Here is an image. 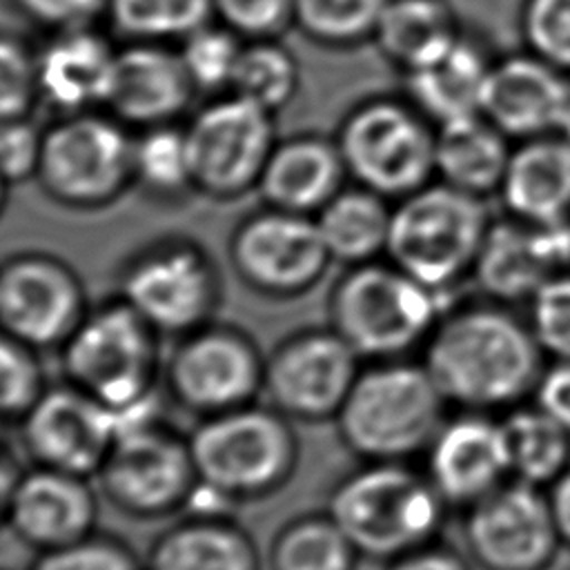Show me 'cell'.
<instances>
[{"label":"cell","instance_id":"cell-49","mask_svg":"<svg viewBox=\"0 0 570 570\" xmlns=\"http://www.w3.org/2000/svg\"><path fill=\"white\" fill-rule=\"evenodd\" d=\"M552 519L563 546H570V468L546 488Z\"/></svg>","mask_w":570,"mask_h":570},{"label":"cell","instance_id":"cell-5","mask_svg":"<svg viewBox=\"0 0 570 570\" xmlns=\"http://www.w3.org/2000/svg\"><path fill=\"white\" fill-rule=\"evenodd\" d=\"M65 381L118 419L147 412L163 374L160 334L120 296L91 305L60 347Z\"/></svg>","mask_w":570,"mask_h":570},{"label":"cell","instance_id":"cell-24","mask_svg":"<svg viewBox=\"0 0 570 570\" xmlns=\"http://www.w3.org/2000/svg\"><path fill=\"white\" fill-rule=\"evenodd\" d=\"M118 45L100 27H80L47 38L36 47L40 105L56 116L107 107Z\"/></svg>","mask_w":570,"mask_h":570},{"label":"cell","instance_id":"cell-45","mask_svg":"<svg viewBox=\"0 0 570 570\" xmlns=\"http://www.w3.org/2000/svg\"><path fill=\"white\" fill-rule=\"evenodd\" d=\"M45 127L31 116L0 120V176L9 185H20L38 174Z\"/></svg>","mask_w":570,"mask_h":570},{"label":"cell","instance_id":"cell-13","mask_svg":"<svg viewBox=\"0 0 570 570\" xmlns=\"http://www.w3.org/2000/svg\"><path fill=\"white\" fill-rule=\"evenodd\" d=\"M263 376L265 354L254 336L220 321L178 336L163 363L169 396L200 419L256 403Z\"/></svg>","mask_w":570,"mask_h":570},{"label":"cell","instance_id":"cell-17","mask_svg":"<svg viewBox=\"0 0 570 570\" xmlns=\"http://www.w3.org/2000/svg\"><path fill=\"white\" fill-rule=\"evenodd\" d=\"M89 307L78 272L60 256L27 249L0 263V330L29 347L60 350Z\"/></svg>","mask_w":570,"mask_h":570},{"label":"cell","instance_id":"cell-48","mask_svg":"<svg viewBox=\"0 0 570 570\" xmlns=\"http://www.w3.org/2000/svg\"><path fill=\"white\" fill-rule=\"evenodd\" d=\"M383 570H474L472 561L465 559L450 546L432 541L419 550L401 554L385 563Z\"/></svg>","mask_w":570,"mask_h":570},{"label":"cell","instance_id":"cell-36","mask_svg":"<svg viewBox=\"0 0 570 570\" xmlns=\"http://www.w3.org/2000/svg\"><path fill=\"white\" fill-rule=\"evenodd\" d=\"M298 87V60L278 38L243 42L229 94L278 114L296 98Z\"/></svg>","mask_w":570,"mask_h":570},{"label":"cell","instance_id":"cell-44","mask_svg":"<svg viewBox=\"0 0 570 570\" xmlns=\"http://www.w3.org/2000/svg\"><path fill=\"white\" fill-rule=\"evenodd\" d=\"M214 20L243 40L281 38L294 27V0H214Z\"/></svg>","mask_w":570,"mask_h":570},{"label":"cell","instance_id":"cell-12","mask_svg":"<svg viewBox=\"0 0 570 570\" xmlns=\"http://www.w3.org/2000/svg\"><path fill=\"white\" fill-rule=\"evenodd\" d=\"M194 189L212 200L256 191L278 140L276 114L234 94L212 96L183 122Z\"/></svg>","mask_w":570,"mask_h":570},{"label":"cell","instance_id":"cell-39","mask_svg":"<svg viewBox=\"0 0 570 570\" xmlns=\"http://www.w3.org/2000/svg\"><path fill=\"white\" fill-rule=\"evenodd\" d=\"M38 354L0 330V423H20L47 390Z\"/></svg>","mask_w":570,"mask_h":570},{"label":"cell","instance_id":"cell-9","mask_svg":"<svg viewBox=\"0 0 570 570\" xmlns=\"http://www.w3.org/2000/svg\"><path fill=\"white\" fill-rule=\"evenodd\" d=\"M94 479L116 510L136 519L174 514L198 492L189 436L149 410L120 419Z\"/></svg>","mask_w":570,"mask_h":570},{"label":"cell","instance_id":"cell-10","mask_svg":"<svg viewBox=\"0 0 570 570\" xmlns=\"http://www.w3.org/2000/svg\"><path fill=\"white\" fill-rule=\"evenodd\" d=\"M432 122L407 100L370 98L341 120L334 142L347 178L381 194L403 198L434 176Z\"/></svg>","mask_w":570,"mask_h":570},{"label":"cell","instance_id":"cell-30","mask_svg":"<svg viewBox=\"0 0 570 570\" xmlns=\"http://www.w3.org/2000/svg\"><path fill=\"white\" fill-rule=\"evenodd\" d=\"M461 36L448 0H387L372 40L405 73L441 58Z\"/></svg>","mask_w":570,"mask_h":570},{"label":"cell","instance_id":"cell-31","mask_svg":"<svg viewBox=\"0 0 570 570\" xmlns=\"http://www.w3.org/2000/svg\"><path fill=\"white\" fill-rule=\"evenodd\" d=\"M314 220L332 263L354 267L385 254L392 207L381 194L354 183L321 207Z\"/></svg>","mask_w":570,"mask_h":570},{"label":"cell","instance_id":"cell-46","mask_svg":"<svg viewBox=\"0 0 570 570\" xmlns=\"http://www.w3.org/2000/svg\"><path fill=\"white\" fill-rule=\"evenodd\" d=\"M11 9L45 33L96 27L105 20L107 0H7Z\"/></svg>","mask_w":570,"mask_h":570},{"label":"cell","instance_id":"cell-20","mask_svg":"<svg viewBox=\"0 0 570 570\" xmlns=\"http://www.w3.org/2000/svg\"><path fill=\"white\" fill-rule=\"evenodd\" d=\"M570 269V220L534 225L519 218L488 227L474 278L494 303L530 301L554 274Z\"/></svg>","mask_w":570,"mask_h":570},{"label":"cell","instance_id":"cell-2","mask_svg":"<svg viewBox=\"0 0 570 570\" xmlns=\"http://www.w3.org/2000/svg\"><path fill=\"white\" fill-rule=\"evenodd\" d=\"M448 407L421 361L385 358L361 367L334 423L361 461L410 463L428 450Z\"/></svg>","mask_w":570,"mask_h":570},{"label":"cell","instance_id":"cell-47","mask_svg":"<svg viewBox=\"0 0 570 570\" xmlns=\"http://www.w3.org/2000/svg\"><path fill=\"white\" fill-rule=\"evenodd\" d=\"M532 401L570 430V361H554L543 367Z\"/></svg>","mask_w":570,"mask_h":570},{"label":"cell","instance_id":"cell-14","mask_svg":"<svg viewBox=\"0 0 570 570\" xmlns=\"http://www.w3.org/2000/svg\"><path fill=\"white\" fill-rule=\"evenodd\" d=\"M361 367V356L330 325L303 327L265 354L263 392L289 421H334Z\"/></svg>","mask_w":570,"mask_h":570},{"label":"cell","instance_id":"cell-26","mask_svg":"<svg viewBox=\"0 0 570 570\" xmlns=\"http://www.w3.org/2000/svg\"><path fill=\"white\" fill-rule=\"evenodd\" d=\"M499 194L512 218L534 225L570 220V136L521 140L510 151Z\"/></svg>","mask_w":570,"mask_h":570},{"label":"cell","instance_id":"cell-34","mask_svg":"<svg viewBox=\"0 0 570 570\" xmlns=\"http://www.w3.org/2000/svg\"><path fill=\"white\" fill-rule=\"evenodd\" d=\"M131 171L134 187L156 200L176 203L196 194L185 125L169 122L134 131Z\"/></svg>","mask_w":570,"mask_h":570},{"label":"cell","instance_id":"cell-21","mask_svg":"<svg viewBox=\"0 0 570 570\" xmlns=\"http://www.w3.org/2000/svg\"><path fill=\"white\" fill-rule=\"evenodd\" d=\"M4 512L22 543L49 552L96 532L98 497L87 476L33 465L9 488Z\"/></svg>","mask_w":570,"mask_h":570},{"label":"cell","instance_id":"cell-4","mask_svg":"<svg viewBox=\"0 0 570 570\" xmlns=\"http://www.w3.org/2000/svg\"><path fill=\"white\" fill-rule=\"evenodd\" d=\"M189 448L198 490L229 503L276 494L292 481L301 459L292 421L258 403L200 419Z\"/></svg>","mask_w":570,"mask_h":570},{"label":"cell","instance_id":"cell-33","mask_svg":"<svg viewBox=\"0 0 570 570\" xmlns=\"http://www.w3.org/2000/svg\"><path fill=\"white\" fill-rule=\"evenodd\" d=\"M358 550L327 510L285 521L267 548V570H354Z\"/></svg>","mask_w":570,"mask_h":570},{"label":"cell","instance_id":"cell-35","mask_svg":"<svg viewBox=\"0 0 570 570\" xmlns=\"http://www.w3.org/2000/svg\"><path fill=\"white\" fill-rule=\"evenodd\" d=\"M214 20V0H107L105 22L122 42L178 45Z\"/></svg>","mask_w":570,"mask_h":570},{"label":"cell","instance_id":"cell-7","mask_svg":"<svg viewBox=\"0 0 570 570\" xmlns=\"http://www.w3.org/2000/svg\"><path fill=\"white\" fill-rule=\"evenodd\" d=\"M490 223L481 196L428 183L392 207L385 256L419 283L445 294L474 269Z\"/></svg>","mask_w":570,"mask_h":570},{"label":"cell","instance_id":"cell-29","mask_svg":"<svg viewBox=\"0 0 570 570\" xmlns=\"http://www.w3.org/2000/svg\"><path fill=\"white\" fill-rule=\"evenodd\" d=\"M510 151L508 136L488 118L452 120L436 127L434 174L450 187L485 196L501 187Z\"/></svg>","mask_w":570,"mask_h":570},{"label":"cell","instance_id":"cell-27","mask_svg":"<svg viewBox=\"0 0 570 570\" xmlns=\"http://www.w3.org/2000/svg\"><path fill=\"white\" fill-rule=\"evenodd\" d=\"M145 570H261L254 537L223 514L187 517L151 543Z\"/></svg>","mask_w":570,"mask_h":570},{"label":"cell","instance_id":"cell-43","mask_svg":"<svg viewBox=\"0 0 570 570\" xmlns=\"http://www.w3.org/2000/svg\"><path fill=\"white\" fill-rule=\"evenodd\" d=\"M31 570H145V561L125 541L94 532L65 548L40 552Z\"/></svg>","mask_w":570,"mask_h":570},{"label":"cell","instance_id":"cell-3","mask_svg":"<svg viewBox=\"0 0 570 570\" xmlns=\"http://www.w3.org/2000/svg\"><path fill=\"white\" fill-rule=\"evenodd\" d=\"M325 510L361 557L387 563L439 541L450 508L423 470L403 461H363L336 481Z\"/></svg>","mask_w":570,"mask_h":570},{"label":"cell","instance_id":"cell-38","mask_svg":"<svg viewBox=\"0 0 570 570\" xmlns=\"http://www.w3.org/2000/svg\"><path fill=\"white\" fill-rule=\"evenodd\" d=\"M243 38L212 20L183 38L176 49L198 96L229 94L234 71L243 51Z\"/></svg>","mask_w":570,"mask_h":570},{"label":"cell","instance_id":"cell-40","mask_svg":"<svg viewBox=\"0 0 570 570\" xmlns=\"http://www.w3.org/2000/svg\"><path fill=\"white\" fill-rule=\"evenodd\" d=\"M528 327L554 361H570V269L550 276L530 298Z\"/></svg>","mask_w":570,"mask_h":570},{"label":"cell","instance_id":"cell-51","mask_svg":"<svg viewBox=\"0 0 570 570\" xmlns=\"http://www.w3.org/2000/svg\"><path fill=\"white\" fill-rule=\"evenodd\" d=\"M566 136H570V127H568V131H566Z\"/></svg>","mask_w":570,"mask_h":570},{"label":"cell","instance_id":"cell-11","mask_svg":"<svg viewBox=\"0 0 570 570\" xmlns=\"http://www.w3.org/2000/svg\"><path fill=\"white\" fill-rule=\"evenodd\" d=\"M118 296L160 336H183L214 321L223 281L200 243L169 236L140 247L125 261Z\"/></svg>","mask_w":570,"mask_h":570},{"label":"cell","instance_id":"cell-15","mask_svg":"<svg viewBox=\"0 0 570 570\" xmlns=\"http://www.w3.org/2000/svg\"><path fill=\"white\" fill-rule=\"evenodd\" d=\"M227 249L240 283L278 301L307 294L332 265L314 216L267 205L234 227Z\"/></svg>","mask_w":570,"mask_h":570},{"label":"cell","instance_id":"cell-23","mask_svg":"<svg viewBox=\"0 0 570 570\" xmlns=\"http://www.w3.org/2000/svg\"><path fill=\"white\" fill-rule=\"evenodd\" d=\"M196 89L180 62L176 45L120 42L105 111L140 131L180 122L191 114Z\"/></svg>","mask_w":570,"mask_h":570},{"label":"cell","instance_id":"cell-41","mask_svg":"<svg viewBox=\"0 0 570 570\" xmlns=\"http://www.w3.org/2000/svg\"><path fill=\"white\" fill-rule=\"evenodd\" d=\"M40 105L36 47L0 31V120L27 118Z\"/></svg>","mask_w":570,"mask_h":570},{"label":"cell","instance_id":"cell-16","mask_svg":"<svg viewBox=\"0 0 570 570\" xmlns=\"http://www.w3.org/2000/svg\"><path fill=\"white\" fill-rule=\"evenodd\" d=\"M461 534L479 570H548L563 546L546 490L519 479L468 505Z\"/></svg>","mask_w":570,"mask_h":570},{"label":"cell","instance_id":"cell-50","mask_svg":"<svg viewBox=\"0 0 570 570\" xmlns=\"http://www.w3.org/2000/svg\"><path fill=\"white\" fill-rule=\"evenodd\" d=\"M9 183L0 176V216H2V212H4V207H7V196H9Z\"/></svg>","mask_w":570,"mask_h":570},{"label":"cell","instance_id":"cell-1","mask_svg":"<svg viewBox=\"0 0 570 570\" xmlns=\"http://www.w3.org/2000/svg\"><path fill=\"white\" fill-rule=\"evenodd\" d=\"M421 350V363L456 410L508 412L532 396L543 372L528 321L494 301L443 312Z\"/></svg>","mask_w":570,"mask_h":570},{"label":"cell","instance_id":"cell-42","mask_svg":"<svg viewBox=\"0 0 570 570\" xmlns=\"http://www.w3.org/2000/svg\"><path fill=\"white\" fill-rule=\"evenodd\" d=\"M521 31L530 53L570 73V0H525Z\"/></svg>","mask_w":570,"mask_h":570},{"label":"cell","instance_id":"cell-6","mask_svg":"<svg viewBox=\"0 0 570 570\" xmlns=\"http://www.w3.org/2000/svg\"><path fill=\"white\" fill-rule=\"evenodd\" d=\"M443 296L396 265L372 261L347 267L334 283L327 325L365 361L405 358L443 316Z\"/></svg>","mask_w":570,"mask_h":570},{"label":"cell","instance_id":"cell-22","mask_svg":"<svg viewBox=\"0 0 570 570\" xmlns=\"http://www.w3.org/2000/svg\"><path fill=\"white\" fill-rule=\"evenodd\" d=\"M481 116L508 138L566 134L570 127V78L534 53L492 62Z\"/></svg>","mask_w":570,"mask_h":570},{"label":"cell","instance_id":"cell-32","mask_svg":"<svg viewBox=\"0 0 570 570\" xmlns=\"http://www.w3.org/2000/svg\"><path fill=\"white\" fill-rule=\"evenodd\" d=\"M512 479L548 488L570 468V430L534 401L510 407L503 416Z\"/></svg>","mask_w":570,"mask_h":570},{"label":"cell","instance_id":"cell-19","mask_svg":"<svg viewBox=\"0 0 570 570\" xmlns=\"http://www.w3.org/2000/svg\"><path fill=\"white\" fill-rule=\"evenodd\" d=\"M423 456V472L448 508L465 510L512 479L505 428L492 412L448 416Z\"/></svg>","mask_w":570,"mask_h":570},{"label":"cell","instance_id":"cell-37","mask_svg":"<svg viewBox=\"0 0 570 570\" xmlns=\"http://www.w3.org/2000/svg\"><path fill=\"white\" fill-rule=\"evenodd\" d=\"M387 0H294V27L325 49H347L374 38Z\"/></svg>","mask_w":570,"mask_h":570},{"label":"cell","instance_id":"cell-18","mask_svg":"<svg viewBox=\"0 0 570 570\" xmlns=\"http://www.w3.org/2000/svg\"><path fill=\"white\" fill-rule=\"evenodd\" d=\"M120 419L116 412L73 387L47 385L36 405L20 421L22 443L36 465L96 476Z\"/></svg>","mask_w":570,"mask_h":570},{"label":"cell","instance_id":"cell-28","mask_svg":"<svg viewBox=\"0 0 570 570\" xmlns=\"http://www.w3.org/2000/svg\"><path fill=\"white\" fill-rule=\"evenodd\" d=\"M490 67L483 49L461 36L441 58L405 71V100L436 127L481 116Z\"/></svg>","mask_w":570,"mask_h":570},{"label":"cell","instance_id":"cell-25","mask_svg":"<svg viewBox=\"0 0 570 570\" xmlns=\"http://www.w3.org/2000/svg\"><path fill=\"white\" fill-rule=\"evenodd\" d=\"M345 178L334 138L294 134L276 140L256 191L267 207L316 216L345 187Z\"/></svg>","mask_w":570,"mask_h":570},{"label":"cell","instance_id":"cell-8","mask_svg":"<svg viewBox=\"0 0 570 570\" xmlns=\"http://www.w3.org/2000/svg\"><path fill=\"white\" fill-rule=\"evenodd\" d=\"M134 131L109 111L56 116L45 127L36 180L56 205L96 212L134 187Z\"/></svg>","mask_w":570,"mask_h":570}]
</instances>
